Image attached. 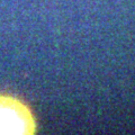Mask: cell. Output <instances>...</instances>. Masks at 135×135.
<instances>
[{
	"mask_svg": "<svg viewBox=\"0 0 135 135\" xmlns=\"http://www.w3.org/2000/svg\"><path fill=\"white\" fill-rule=\"evenodd\" d=\"M36 132V118L28 105L15 96L0 95V134L32 135Z\"/></svg>",
	"mask_w": 135,
	"mask_h": 135,
	"instance_id": "6da1fadb",
	"label": "cell"
}]
</instances>
